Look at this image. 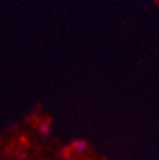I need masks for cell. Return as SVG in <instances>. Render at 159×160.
I'll list each match as a JSON object with an SVG mask.
<instances>
[{"mask_svg": "<svg viewBox=\"0 0 159 160\" xmlns=\"http://www.w3.org/2000/svg\"><path fill=\"white\" fill-rule=\"evenodd\" d=\"M74 149L76 152H84L87 149V142L83 141V140H76L74 142Z\"/></svg>", "mask_w": 159, "mask_h": 160, "instance_id": "cell-1", "label": "cell"}, {"mask_svg": "<svg viewBox=\"0 0 159 160\" xmlns=\"http://www.w3.org/2000/svg\"><path fill=\"white\" fill-rule=\"evenodd\" d=\"M38 130L41 131V133H44V135H47V133H49V131H50V126H49L47 123H42L41 126L38 127Z\"/></svg>", "mask_w": 159, "mask_h": 160, "instance_id": "cell-2", "label": "cell"}]
</instances>
